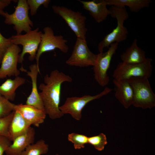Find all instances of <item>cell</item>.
Masks as SVG:
<instances>
[{
	"label": "cell",
	"mask_w": 155,
	"mask_h": 155,
	"mask_svg": "<svg viewBox=\"0 0 155 155\" xmlns=\"http://www.w3.org/2000/svg\"><path fill=\"white\" fill-rule=\"evenodd\" d=\"M44 83L40 84L39 92L43 102L45 112L50 118H60L64 115L59 109L61 86L64 82H71L72 79L69 75L57 69L52 71L44 78Z\"/></svg>",
	"instance_id": "1"
},
{
	"label": "cell",
	"mask_w": 155,
	"mask_h": 155,
	"mask_svg": "<svg viewBox=\"0 0 155 155\" xmlns=\"http://www.w3.org/2000/svg\"><path fill=\"white\" fill-rule=\"evenodd\" d=\"M21 50L18 45L12 44L8 48L1 62L0 79L7 76H18L20 70L17 67L20 53Z\"/></svg>",
	"instance_id": "12"
},
{
	"label": "cell",
	"mask_w": 155,
	"mask_h": 155,
	"mask_svg": "<svg viewBox=\"0 0 155 155\" xmlns=\"http://www.w3.org/2000/svg\"><path fill=\"white\" fill-rule=\"evenodd\" d=\"M52 8L54 12L65 20L77 38L86 40L88 30L86 27V18L82 13L63 6L53 5Z\"/></svg>",
	"instance_id": "8"
},
{
	"label": "cell",
	"mask_w": 155,
	"mask_h": 155,
	"mask_svg": "<svg viewBox=\"0 0 155 155\" xmlns=\"http://www.w3.org/2000/svg\"><path fill=\"white\" fill-rule=\"evenodd\" d=\"M14 111V114L8 129L9 139L11 141L16 137L25 133L30 127L18 111Z\"/></svg>",
	"instance_id": "19"
},
{
	"label": "cell",
	"mask_w": 155,
	"mask_h": 155,
	"mask_svg": "<svg viewBox=\"0 0 155 155\" xmlns=\"http://www.w3.org/2000/svg\"><path fill=\"white\" fill-rule=\"evenodd\" d=\"M35 135V129L30 126L25 133L13 140L5 153L7 155H21L28 146L34 143Z\"/></svg>",
	"instance_id": "13"
},
{
	"label": "cell",
	"mask_w": 155,
	"mask_h": 155,
	"mask_svg": "<svg viewBox=\"0 0 155 155\" xmlns=\"http://www.w3.org/2000/svg\"><path fill=\"white\" fill-rule=\"evenodd\" d=\"M14 111L9 115L0 118V135L4 136L9 138V127L13 117Z\"/></svg>",
	"instance_id": "26"
},
{
	"label": "cell",
	"mask_w": 155,
	"mask_h": 155,
	"mask_svg": "<svg viewBox=\"0 0 155 155\" xmlns=\"http://www.w3.org/2000/svg\"><path fill=\"white\" fill-rule=\"evenodd\" d=\"M44 33H42L41 41L38 49L35 59L36 64L39 66L40 57L44 53L54 50L58 49L62 52L67 53L69 48L66 43L67 40L64 38L62 35H55L52 28L47 26L43 29Z\"/></svg>",
	"instance_id": "9"
},
{
	"label": "cell",
	"mask_w": 155,
	"mask_h": 155,
	"mask_svg": "<svg viewBox=\"0 0 155 155\" xmlns=\"http://www.w3.org/2000/svg\"><path fill=\"white\" fill-rule=\"evenodd\" d=\"M37 28L24 34L13 35L10 38L12 44L21 45L23 46L21 53L19 54L18 63L22 64L25 55L29 54V59L33 61L36 58L37 51L41 41L42 33Z\"/></svg>",
	"instance_id": "6"
},
{
	"label": "cell",
	"mask_w": 155,
	"mask_h": 155,
	"mask_svg": "<svg viewBox=\"0 0 155 155\" xmlns=\"http://www.w3.org/2000/svg\"><path fill=\"white\" fill-rule=\"evenodd\" d=\"M25 82L24 78L19 76L13 80L7 79L0 85V94L8 100L13 101L15 98L16 90Z\"/></svg>",
	"instance_id": "20"
},
{
	"label": "cell",
	"mask_w": 155,
	"mask_h": 155,
	"mask_svg": "<svg viewBox=\"0 0 155 155\" xmlns=\"http://www.w3.org/2000/svg\"><path fill=\"white\" fill-rule=\"evenodd\" d=\"M78 1L82 4L84 9L88 11L90 15L98 23L105 20L111 14L110 10L107 7L106 0Z\"/></svg>",
	"instance_id": "15"
},
{
	"label": "cell",
	"mask_w": 155,
	"mask_h": 155,
	"mask_svg": "<svg viewBox=\"0 0 155 155\" xmlns=\"http://www.w3.org/2000/svg\"><path fill=\"white\" fill-rule=\"evenodd\" d=\"M12 44L10 38H6L0 33V63L7 49Z\"/></svg>",
	"instance_id": "28"
},
{
	"label": "cell",
	"mask_w": 155,
	"mask_h": 155,
	"mask_svg": "<svg viewBox=\"0 0 155 155\" xmlns=\"http://www.w3.org/2000/svg\"><path fill=\"white\" fill-rule=\"evenodd\" d=\"M152 59L147 58L142 63L129 64L121 62L114 70L112 76L118 80H127L131 78L144 77L149 78L152 75Z\"/></svg>",
	"instance_id": "5"
},
{
	"label": "cell",
	"mask_w": 155,
	"mask_h": 155,
	"mask_svg": "<svg viewBox=\"0 0 155 155\" xmlns=\"http://www.w3.org/2000/svg\"><path fill=\"white\" fill-rule=\"evenodd\" d=\"M11 1L12 0H0V15L2 16L5 12L4 9L10 4Z\"/></svg>",
	"instance_id": "30"
},
{
	"label": "cell",
	"mask_w": 155,
	"mask_h": 155,
	"mask_svg": "<svg viewBox=\"0 0 155 155\" xmlns=\"http://www.w3.org/2000/svg\"><path fill=\"white\" fill-rule=\"evenodd\" d=\"M15 105L0 94V118L8 115L14 111Z\"/></svg>",
	"instance_id": "25"
},
{
	"label": "cell",
	"mask_w": 155,
	"mask_h": 155,
	"mask_svg": "<svg viewBox=\"0 0 155 155\" xmlns=\"http://www.w3.org/2000/svg\"><path fill=\"white\" fill-rule=\"evenodd\" d=\"M118 43L111 44L108 50L97 54L95 63L93 67L94 78L101 86H106L109 83L110 79L107 74L112 58L117 49Z\"/></svg>",
	"instance_id": "10"
},
{
	"label": "cell",
	"mask_w": 155,
	"mask_h": 155,
	"mask_svg": "<svg viewBox=\"0 0 155 155\" xmlns=\"http://www.w3.org/2000/svg\"><path fill=\"white\" fill-rule=\"evenodd\" d=\"M29 10L27 0H19L13 13L9 14L5 12L2 15L6 24L14 25L17 35L21 34L23 31L27 33L32 30L33 24L28 15Z\"/></svg>",
	"instance_id": "4"
},
{
	"label": "cell",
	"mask_w": 155,
	"mask_h": 155,
	"mask_svg": "<svg viewBox=\"0 0 155 155\" xmlns=\"http://www.w3.org/2000/svg\"><path fill=\"white\" fill-rule=\"evenodd\" d=\"M137 42V40L135 39L131 45L120 55L122 62L135 64L142 63L146 60L145 52L138 46Z\"/></svg>",
	"instance_id": "18"
},
{
	"label": "cell",
	"mask_w": 155,
	"mask_h": 155,
	"mask_svg": "<svg viewBox=\"0 0 155 155\" xmlns=\"http://www.w3.org/2000/svg\"><path fill=\"white\" fill-rule=\"evenodd\" d=\"M29 68L30 71H27L25 69L23 71L27 73V75L30 77L32 83L31 92L27 98L26 104L45 111L43 104L37 87V75L38 73H40L39 67L36 63L30 65Z\"/></svg>",
	"instance_id": "14"
},
{
	"label": "cell",
	"mask_w": 155,
	"mask_h": 155,
	"mask_svg": "<svg viewBox=\"0 0 155 155\" xmlns=\"http://www.w3.org/2000/svg\"><path fill=\"white\" fill-rule=\"evenodd\" d=\"M115 96L126 108L132 104L133 92L132 88L127 80L113 79Z\"/></svg>",
	"instance_id": "17"
},
{
	"label": "cell",
	"mask_w": 155,
	"mask_h": 155,
	"mask_svg": "<svg viewBox=\"0 0 155 155\" xmlns=\"http://www.w3.org/2000/svg\"><path fill=\"white\" fill-rule=\"evenodd\" d=\"M55 155H61L59 154H56Z\"/></svg>",
	"instance_id": "31"
},
{
	"label": "cell",
	"mask_w": 155,
	"mask_h": 155,
	"mask_svg": "<svg viewBox=\"0 0 155 155\" xmlns=\"http://www.w3.org/2000/svg\"><path fill=\"white\" fill-rule=\"evenodd\" d=\"M14 111H18L30 126L32 125L37 127H39L44 122L46 117V114L44 111L26 104H16Z\"/></svg>",
	"instance_id": "16"
},
{
	"label": "cell",
	"mask_w": 155,
	"mask_h": 155,
	"mask_svg": "<svg viewBox=\"0 0 155 155\" xmlns=\"http://www.w3.org/2000/svg\"><path fill=\"white\" fill-rule=\"evenodd\" d=\"M127 80L133 90V105L136 107L143 108H150L154 106L155 95L148 78L134 77Z\"/></svg>",
	"instance_id": "3"
},
{
	"label": "cell",
	"mask_w": 155,
	"mask_h": 155,
	"mask_svg": "<svg viewBox=\"0 0 155 155\" xmlns=\"http://www.w3.org/2000/svg\"><path fill=\"white\" fill-rule=\"evenodd\" d=\"M112 90L111 88L106 87L101 92L95 95L67 97L64 103L59 106V109L63 115L69 114L74 119L79 121L82 117V110L88 103L107 95Z\"/></svg>",
	"instance_id": "7"
},
{
	"label": "cell",
	"mask_w": 155,
	"mask_h": 155,
	"mask_svg": "<svg viewBox=\"0 0 155 155\" xmlns=\"http://www.w3.org/2000/svg\"><path fill=\"white\" fill-rule=\"evenodd\" d=\"M67 139L69 141L73 144L75 150L84 148L85 145L88 144V137L82 134L72 133L68 135Z\"/></svg>",
	"instance_id": "23"
},
{
	"label": "cell",
	"mask_w": 155,
	"mask_h": 155,
	"mask_svg": "<svg viewBox=\"0 0 155 155\" xmlns=\"http://www.w3.org/2000/svg\"><path fill=\"white\" fill-rule=\"evenodd\" d=\"M112 17L115 18L117 25L113 30L106 35L98 44L99 53L103 52L113 43H119L126 40L128 34L127 28L124 25V22L129 18L128 13L125 7L111 6L109 9Z\"/></svg>",
	"instance_id": "2"
},
{
	"label": "cell",
	"mask_w": 155,
	"mask_h": 155,
	"mask_svg": "<svg viewBox=\"0 0 155 155\" xmlns=\"http://www.w3.org/2000/svg\"><path fill=\"white\" fill-rule=\"evenodd\" d=\"M97 54L90 50L86 40L77 38L70 57L66 61L69 65L80 67L93 66Z\"/></svg>",
	"instance_id": "11"
},
{
	"label": "cell",
	"mask_w": 155,
	"mask_h": 155,
	"mask_svg": "<svg viewBox=\"0 0 155 155\" xmlns=\"http://www.w3.org/2000/svg\"><path fill=\"white\" fill-rule=\"evenodd\" d=\"M49 146L42 139L40 140L35 143L28 146L22 153L21 155H42L47 154Z\"/></svg>",
	"instance_id": "22"
},
{
	"label": "cell",
	"mask_w": 155,
	"mask_h": 155,
	"mask_svg": "<svg viewBox=\"0 0 155 155\" xmlns=\"http://www.w3.org/2000/svg\"><path fill=\"white\" fill-rule=\"evenodd\" d=\"M107 5L117 6H127L130 11L137 13L142 9L148 7L151 0H106Z\"/></svg>",
	"instance_id": "21"
},
{
	"label": "cell",
	"mask_w": 155,
	"mask_h": 155,
	"mask_svg": "<svg viewBox=\"0 0 155 155\" xmlns=\"http://www.w3.org/2000/svg\"><path fill=\"white\" fill-rule=\"evenodd\" d=\"M107 143L106 135L102 133L97 135L88 137V144L93 146L99 151L102 150Z\"/></svg>",
	"instance_id": "24"
},
{
	"label": "cell",
	"mask_w": 155,
	"mask_h": 155,
	"mask_svg": "<svg viewBox=\"0 0 155 155\" xmlns=\"http://www.w3.org/2000/svg\"><path fill=\"white\" fill-rule=\"evenodd\" d=\"M50 1V0H27L31 15L33 16L35 15L38 9L42 5L46 8H48Z\"/></svg>",
	"instance_id": "27"
},
{
	"label": "cell",
	"mask_w": 155,
	"mask_h": 155,
	"mask_svg": "<svg viewBox=\"0 0 155 155\" xmlns=\"http://www.w3.org/2000/svg\"><path fill=\"white\" fill-rule=\"evenodd\" d=\"M11 144V141L8 138L0 135V155H3L4 153Z\"/></svg>",
	"instance_id": "29"
}]
</instances>
